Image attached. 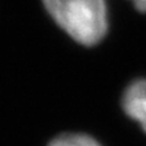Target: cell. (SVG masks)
<instances>
[{"instance_id":"6da1fadb","label":"cell","mask_w":146,"mask_h":146,"mask_svg":"<svg viewBox=\"0 0 146 146\" xmlns=\"http://www.w3.org/2000/svg\"><path fill=\"white\" fill-rule=\"evenodd\" d=\"M52 18L73 39L94 46L108 27L106 0H42Z\"/></svg>"},{"instance_id":"7a4b0ae2","label":"cell","mask_w":146,"mask_h":146,"mask_svg":"<svg viewBox=\"0 0 146 146\" xmlns=\"http://www.w3.org/2000/svg\"><path fill=\"white\" fill-rule=\"evenodd\" d=\"M122 107L146 133V78L137 80L126 88L122 96Z\"/></svg>"},{"instance_id":"3957f363","label":"cell","mask_w":146,"mask_h":146,"mask_svg":"<svg viewBox=\"0 0 146 146\" xmlns=\"http://www.w3.org/2000/svg\"><path fill=\"white\" fill-rule=\"evenodd\" d=\"M49 146H102L92 137L85 134H62L54 138Z\"/></svg>"},{"instance_id":"277c9868","label":"cell","mask_w":146,"mask_h":146,"mask_svg":"<svg viewBox=\"0 0 146 146\" xmlns=\"http://www.w3.org/2000/svg\"><path fill=\"white\" fill-rule=\"evenodd\" d=\"M135 8L141 12H146V0H133Z\"/></svg>"}]
</instances>
